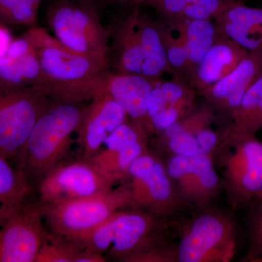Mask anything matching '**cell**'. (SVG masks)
Masks as SVG:
<instances>
[{
    "label": "cell",
    "mask_w": 262,
    "mask_h": 262,
    "mask_svg": "<svg viewBox=\"0 0 262 262\" xmlns=\"http://www.w3.org/2000/svg\"><path fill=\"white\" fill-rule=\"evenodd\" d=\"M87 108L82 103L54 101L39 117L16 158L19 170L27 178H42L59 165Z\"/></svg>",
    "instance_id": "cell-1"
},
{
    "label": "cell",
    "mask_w": 262,
    "mask_h": 262,
    "mask_svg": "<svg viewBox=\"0 0 262 262\" xmlns=\"http://www.w3.org/2000/svg\"><path fill=\"white\" fill-rule=\"evenodd\" d=\"M46 87L55 101L81 103L106 92L110 65L65 48L38 52Z\"/></svg>",
    "instance_id": "cell-2"
},
{
    "label": "cell",
    "mask_w": 262,
    "mask_h": 262,
    "mask_svg": "<svg viewBox=\"0 0 262 262\" xmlns=\"http://www.w3.org/2000/svg\"><path fill=\"white\" fill-rule=\"evenodd\" d=\"M133 206L127 184L100 195L54 203L39 204L43 220L52 233L76 244L114 213Z\"/></svg>",
    "instance_id": "cell-3"
},
{
    "label": "cell",
    "mask_w": 262,
    "mask_h": 262,
    "mask_svg": "<svg viewBox=\"0 0 262 262\" xmlns=\"http://www.w3.org/2000/svg\"><path fill=\"white\" fill-rule=\"evenodd\" d=\"M46 20L67 50L110 65L108 29L101 24L96 7L79 0H57L48 8Z\"/></svg>",
    "instance_id": "cell-4"
},
{
    "label": "cell",
    "mask_w": 262,
    "mask_h": 262,
    "mask_svg": "<svg viewBox=\"0 0 262 262\" xmlns=\"http://www.w3.org/2000/svg\"><path fill=\"white\" fill-rule=\"evenodd\" d=\"M54 100L47 88L0 80V156L17 158L36 122Z\"/></svg>",
    "instance_id": "cell-5"
},
{
    "label": "cell",
    "mask_w": 262,
    "mask_h": 262,
    "mask_svg": "<svg viewBox=\"0 0 262 262\" xmlns=\"http://www.w3.org/2000/svg\"><path fill=\"white\" fill-rule=\"evenodd\" d=\"M158 215L142 210H121L80 239L77 244L88 251L107 253L125 261L149 249L154 241Z\"/></svg>",
    "instance_id": "cell-6"
},
{
    "label": "cell",
    "mask_w": 262,
    "mask_h": 262,
    "mask_svg": "<svg viewBox=\"0 0 262 262\" xmlns=\"http://www.w3.org/2000/svg\"><path fill=\"white\" fill-rule=\"evenodd\" d=\"M236 246L235 226L230 215L207 210L184 231L176 256L179 262H227L233 258Z\"/></svg>",
    "instance_id": "cell-7"
},
{
    "label": "cell",
    "mask_w": 262,
    "mask_h": 262,
    "mask_svg": "<svg viewBox=\"0 0 262 262\" xmlns=\"http://www.w3.org/2000/svg\"><path fill=\"white\" fill-rule=\"evenodd\" d=\"M222 184L234 209L262 195V142L254 136L219 146Z\"/></svg>",
    "instance_id": "cell-8"
},
{
    "label": "cell",
    "mask_w": 262,
    "mask_h": 262,
    "mask_svg": "<svg viewBox=\"0 0 262 262\" xmlns=\"http://www.w3.org/2000/svg\"><path fill=\"white\" fill-rule=\"evenodd\" d=\"M125 178L133 206L158 216L172 214L182 203L166 167L149 151L130 164Z\"/></svg>",
    "instance_id": "cell-9"
},
{
    "label": "cell",
    "mask_w": 262,
    "mask_h": 262,
    "mask_svg": "<svg viewBox=\"0 0 262 262\" xmlns=\"http://www.w3.org/2000/svg\"><path fill=\"white\" fill-rule=\"evenodd\" d=\"M120 180L89 160L58 165L39 184L41 203H59L100 195L111 191Z\"/></svg>",
    "instance_id": "cell-10"
},
{
    "label": "cell",
    "mask_w": 262,
    "mask_h": 262,
    "mask_svg": "<svg viewBox=\"0 0 262 262\" xmlns=\"http://www.w3.org/2000/svg\"><path fill=\"white\" fill-rule=\"evenodd\" d=\"M39 204H25L0 223V262H35L47 234Z\"/></svg>",
    "instance_id": "cell-11"
},
{
    "label": "cell",
    "mask_w": 262,
    "mask_h": 262,
    "mask_svg": "<svg viewBox=\"0 0 262 262\" xmlns=\"http://www.w3.org/2000/svg\"><path fill=\"white\" fill-rule=\"evenodd\" d=\"M213 155H172L168 160L165 167L182 203L205 206L220 192Z\"/></svg>",
    "instance_id": "cell-12"
},
{
    "label": "cell",
    "mask_w": 262,
    "mask_h": 262,
    "mask_svg": "<svg viewBox=\"0 0 262 262\" xmlns=\"http://www.w3.org/2000/svg\"><path fill=\"white\" fill-rule=\"evenodd\" d=\"M214 118L208 107L190 113L158 134L157 142L172 155L214 154L224 138L211 127Z\"/></svg>",
    "instance_id": "cell-13"
},
{
    "label": "cell",
    "mask_w": 262,
    "mask_h": 262,
    "mask_svg": "<svg viewBox=\"0 0 262 262\" xmlns=\"http://www.w3.org/2000/svg\"><path fill=\"white\" fill-rule=\"evenodd\" d=\"M149 136L144 125L127 120L108 136L104 149L89 160L120 180L125 178L130 164L148 151Z\"/></svg>",
    "instance_id": "cell-14"
},
{
    "label": "cell",
    "mask_w": 262,
    "mask_h": 262,
    "mask_svg": "<svg viewBox=\"0 0 262 262\" xmlns=\"http://www.w3.org/2000/svg\"><path fill=\"white\" fill-rule=\"evenodd\" d=\"M127 114L107 92L98 95L88 106L77 132V142L84 160L97 154L108 136L127 121Z\"/></svg>",
    "instance_id": "cell-15"
},
{
    "label": "cell",
    "mask_w": 262,
    "mask_h": 262,
    "mask_svg": "<svg viewBox=\"0 0 262 262\" xmlns=\"http://www.w3.org/2000/svg\"><path fill=\"white\" fill-rule=\"evenodd\" d=\"M261 69L262 52L248 53L230 73L198 94L215 108L231 117Z\"/></svg>",
    "instance_id": "cell-16"
},
{
    "label": "cell",
    "mask_w": 262,
    "mask_h": 262,
    "mask_svg": "<svg viewBox=\"0 0 262 262\" xmlns=\"http://www.w3.org/2000/svg\"><path fill=\"white\" fill-rule=\"evenodd\" d=\"M213 20L222 35L249 53L262 52V7L248 6L237 0Z\"/></svg>",
    "instance_id": "cell-17"
},
{
    "label": "cell",
    "mask_w": 262,
    "mask_h": 262,
    "mask_svg": "<svg viewBox=\"0 0 262 262\" xmlns=\"http://www.w3.org/2000/svg\"><path fill=\"white\" fill-rule=\"evenodd\" d=\"M248 53L219 32L213 46L196 67L188 84L199 93L230 73Z\"/></svg>",
    "instance_id": "cell-18"
},
{
    "label": "cell",
    "mask_w": 262,
    "mask_h": 262,
    "mask_svg": "<svg viewBox=\"0 0 262 262\" xmlns=\"http://www.w3.org/2000/svg\"><path fill=\"white\" fill-rule=\"evenodd\" d=\"M110 46V67L117 72L142 76L144 56L136 26L135 10L120 19L108 29Z\"/></svg>",
    "instance_id": "cell-19"
},
{
    "label": "cell",
    "mask_w": 262,
    "mask_h": 262,
    "mask_svg": "<svg viewBox=\"0 0 262 262\" xmlns=\"http://www.w3.org/2000/svg\"><path fill=\"white\" fill-rule=\"evenodd\" d=\"M155 80L134 74L110 72L106 92L123 108L131 120L144 125Z\"/></svg>",
    "instance_id": "cell-20"
},
{
    "label": "cell",
    "mask_w": 262,
    "mask_h": 262,
    "mask_svg": "<svg viewBox=\"0 0 262 262\" xmlns=\"http://www.w3.org/2000/svg\"><path fill=\"white\" fill-rule=\"evenodd\" d=\"M139 6H134V10L138 37L144 56L142 76L151 80H158L165 74L173 72V70L168 61L158 21L146 14Z\"/></svg>",
    "instance_id": "cell-21"
},
{
    "label": "cell",
    "mask_w": 262,
    "mask_h": 262,
    "mask_svg": "<svg viewBox=\"0 0 262 262\" xmlns=\"http://www.w3.org/2000/svg\"><path fill=\"white\" fill-rule=\"evenodd\" d=\"M230 118L220 146L244 140L262 128V69Z\"/></svg>",
    "instance_id": "cell-22"
},
{
    "label": "cell",
    "mask_w": 262,
    "mask_h": 262,
    "mask_svg": "<svg viewBox=\"0 0 262 262\" xmlns=\"http://www.w3.org/2000/svg\"><path fill=\"white\" fill-rule=\"evenodd\" d=\"M237 0H145L170 27L182 22L213 20Z\"/></svg>",
    "instance_id": "cell-23"
},
{
    "label": "cell",
    "mask_w": 262,
    "mask_h": 262,
    "mask_svg": "<svg viewBox=\"0 0 262 262\" xmlns=\"http://www.w3.org/2000/svg\"><path fill=\"white\" fill-rule=\"evenodd\" d=\"M170 27L182 33L185 38L188 59L184 76L189 81L196 67L213 46L219 34L218 29L212 20H190Z\"/></svg>",
    "instance_id": "cell-24"
},
{
    "label": "cell",
    "mask_w": 262,
    "mask_h": 262,
    "mask_svg": "<svg viewBox=\"0 0 262 262\" xmlns=\"http://www.w3.org/2000/svg\"><path fill=\"white\" fill-rule=\"evenodd\" d=\"M31 190L27 176L0 156V223L25 203Z\"/></svg>",
    "instance_id": "cell-25"
},
{
    "label": "cell",
    "mask_w": 262,
    "mask_h": 262,
    "mask_svg": "<svg viewBox=\"0 0 262 262\" xmlns=\"http://www.w3.org/2000/svg\"><path fill=\"white\" fill-rule=\"evenodd\" d=\"M0 80L15 85L46 87L38 52H29L15 58L5 56L0 58Z\"/></svg>",
    "instance_id": "cell-26"
},
{
    "label": "cell",
    "mask_w": 262,
    "mask_h": 262,
    "mask_svg": "<svg viewBox=\"0 0 262 262\" xmlns=\"http://www.w3.org/2000/svg\"><path fill=\"white\" fill-rule=\"evenodd\" d=\"M82 250L74 241L48 232L35 262H78Z\"/></svg>",
    "instance_id": "cell-27"
},
{
    "label": "cell",
    "mask_w": 262,
    "mask_h": 262,
    "mask_svg": "<svg viewBox=\"0 0 262 262\" xmlns=\"http://www.w3.org/2000/svg\"><path fill=\"white\" fill-rule=\"evenodd\" d=\"M43 0H0V24L32 27Z\"/></svg>",
    "instance_id": "cell-28"
},
{
    "label": "cell",
    "mask_w": 262,
    "mask_h": 262,
    "mask_svg": "<svg viewBox=\"0 0 262 262\" xmlns=\"http://www.w3.org/2000/svg\"><path fill=\"white\" fill-rule=\"evenodd\" d=\"M158 24L169 63L173 68V72H177V75L183 78L187 69L188 59L184 34L179 32L178 37H175L172 31L163 22H158Z\"/></svg>",
    "instance_id": "cell-29"
},
{
    "label": "cell",
    "mask_w": 262,
    "mask_h": 262,
    "mask_svg": "<svg viewBox=\"0 0 262 262\" xmlns=\"http://www.w3.org/2000/svg\"><path fill=\"white\" fill-rule=\"evenodd\" d=\"M246 259L262 262V201L253 215L251 223V248Z\"/></svg>",
    "instance_id": "cell-30"
},
{
    "label": "cell",
    "mask_w": 262,
    "mask_h": 262,
    "mask_svg": "<svg viewBox=\"0 0 262 262\" xmlns=\"http://www.w3.org/2000/svg\"><path fill=\"white\" fill-rule=\"evenodd\" d=\"M23 36L27 38V40L32 45L33 48L37 52L49 48H60L67 49L56 37L52 36L42 27L32 26L27 32L24 33Z\"/></svg>",
    "instance_id": "cell-31"
},
{
    "label": "cell",
    "mask_w": 262,
    "mask_h": 262,
    "mask_svg": "<svg viewBox=\"0 0 262 262\" xmlns=\"http://www.w3.org/2000/svg\"><path fill=\"white\" fill-rule=\"evenodd\" d=\"M10 31L6 26L0 24V58L4 57L13 41Z\"/></svg>",
    "instance_id": "cell-32"
},
{
    "label": "cell",
    "mask_w": 262,
    "mask_h": 262,
    "mask_svg": "<svg viewBox=\"0 0 262 262\" xmlns=\"http://www.w3.org/2000/svg\"><path fill=\"white\" fill-rule=\"evenodd\" d=\"M112 1L115 2L117 4L136 6V5L143 4L145 0H112Z\"/></svg>",
    "instance_id": "cell-33"
},
{
    "label": "cell",
    "mask_w": 262,
    "mask_h": 262,
    "mask_svg": "<svg viewBox=\"0 0 262 262\" xmlns=\"http://www.w3.org/2000/svg\"><path fill=\"white\" fill-rule=\"evenodd\" d=\"M79 1L82 2V3H87V4L94 5L96 7L100 3H103L105 0H79Z\"/></svg>",
    "instance_id": "cell-34"
},
{
    "label": "cell",
    "mask_w": 262,
    "mask_h": 262,
    "mask_svg": "<svg viewBox=\"0 0 262 262\" xmlns=\"http://www.w3.org/2000/svg\"><path fill=\"white\" fill-rule=\"evenodd\" d=\"M258 201H262V195H261V198H259V200H258Z\"/></svg>",
    "instance_id": "cell-35"
}]
</instances>
